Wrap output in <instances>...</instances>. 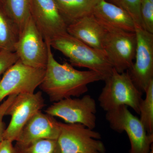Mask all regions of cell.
<instances>
[{
    "mask_svg": "<svg viewBox=\"0 0 153 153\" xmlns=\"http://www.w3.org/2000/svg\"><path fill=\"white\" fill-rule=\"evenodd\" d=\"M104 81L105 85L98 97L103 110L107 112L124 105L140 114L143 93L136 87L127 71L120 73L113 68L112 74Z\"/></svg>",
    "mask_w": 153,
    "mask_h": 153,
    "instance_id": "3957f363",
    "label": "cell"
},
{
    "mask_svg": "<svg viewBox=\"0 0 153 153\" xmlns=\"http://www.w3.org/2000/svg\"><path fill=\"white\" fill-rule=\"evenodd\" d=\"M146 97L140 105V120L148 134H153V79L145 92Z\"/></svg>",
    "mask_w": 153,
    "mask_h": 153,
    "instance_id": "ffe728a7",
    "label": "cell"
},
{
    "mask_svg": "<svg viewBox=\"0 0 153 153\" xmlns=\"http://www.w3.org/2000/svg\"><path fill=\"white\" fill-rule=\"evenodd\" d=\"M99 21L105 30L104 51L107 57L117 72H125L131 68L135 59L137 45L135 33L124 31Z\"/></svg>",
    "mask_w": 153,
    "mask_h": 153,
    "instance_id": "277c9868",
    "label": "cell"
},
{
    "mask_svg": "<svg viewBox=\"0 0 153 153\" xmlns=\"http://www.w3.org/2000/svg\"><path fill=\"white\" fill-rule=\"evenodd\" d=\"M126 12L134 22L135 26L142 27L140 9L141 0H106Z\"/></svg>",
    "mask_w": 153,
    "mask_h": 153,
    "instance_id": "44dd1931",
    "label": "cell"
},
{
    "mask_svg": "<svg viewBox=\"0 0 153 153\" xmlns=\"http://www.w3.org/2000/svg\"><path fill=\"white\" fill-rule=\"evenodd\" d=\"M4 1V0H0V3H1V4H3Z\"/></svg>",
    "mask_w": 153,
    "mask_h": 153,
    "instance_id": "4316f807",
    "label": "cell"
},
{
    "mask_svg": "<svg viewBox=\"0 0 153 153\" xmlns=\"http://www.w3.org/2000/svg\"><path fill=\"white\" fill-rule=\"evenodd\" d=\"M67 32L90 47L104 52L105 30L93 14L82 17L68 25Z\"/></svg>",
    "mask_w": 153,
    "mask_h": 153,
    "instance_id": "5bb4252c",
    "label": "cell"
},
{
    "mask_svg": "<svg viewBox=\"0 0 153 153\" xmlns=\"http://www.w3.org/2000/svg\"><path fill=\"white\" fill-rule=\"evenodd\" d=\"M3 8L21 33L31 17V0H4Z\"/></svg>",
    "mask_w": 153,
    "mask_h": 153,
    "instance_id": "e0dca14e",
    "label": "cell"
},
{
    "mask_svg": "<svg viewBox=\"0 0 153 153\" xmlns=\"http://www.w3.org/2000/svg\"><path fill=\"white\" fill-rule=\"evenodd\" d=\"M52 117L60 118L66 123H78L93 130L96 125V103L90 95L81 98L64 99L54 102L45 111Z\"/></svg>",
    "mask_w": 153,
    "mask_h": 153,
    "instance_id": "ba28073f",
    "label": "cell"
},
{
    "mask_svg": "<svg viewBox=\"0 0 153 153\" xmlns=\"http://www.w3.org/2000/svg\"><path fill=\"white\" fill-rule=\"evenodd\" d=\"M19 35L16 26L0 7V52H15Z\"/></svg>",
    "mask_w": 153,
    "mask_h": 153,
    "instance_id": "ac0fdd59",
    "label": "cell"
},
{
    "mask_svg": "<svg viewBox=\"0 0 153 153\" xmlns=\"http://www.w3.org/2000/svg\"><path fill=\"white\" fill-rule=\"evenodd\" d=\"M106 120L113 130L125 132L129 140V153H149L153 142V134H148L140 119L121 105L106 112Z\"/></svg>",
    "mask_w": 153,
    "mask_h": 153,
    "instance_id": "5b68a950",
    "label": "cell"
},
{
    "mask_svg": "<svg viewBox=\"0 0 153 153\" xmlns=\"http://www.w3.org/2000/svg\"><path fill=\"white\" fill-rule=\"evenodd\" d=\"M66 25L93 14L99 0H54Z\"/></svg>",
    "mask_w": 153,
    "mask_h": 153,
    "instance_id": "2e32d148",
    "label": "cell"
},
{
    "mask_svg": "<svg viewBox=\"0 0 153 153\" xmlns=\"http://www.w3.org/2000/svg\"><path fill=\"white\" fill-rule=\"evenodd\" d=\"M149 153H153V145H152V148H151V149L150 152Z\"/></svg>",
    "mask_w": 153,
    "mask_h": 153,
    "instance_id": "484cf974",
    "label": "cell"
},
{
    "mask_svg": "<svg viewBox=\"0 0 153 153\" xmlns=\"http://www.w3.org/2000/svg\"><path fill=\"white\" fill-rule=\"evenodd\" d=\"M31 16L44 41H51L67 33V25L54 0H31Z\"/></svg>",
    "mask_w": 153,
    "mask_h": 153,
    "instance_id": "7c38bea8",
    "label": "cell"
},
{
    "mask_svg": "<svg viewBox=\"0 0 153 153\" xmlns=\"http://www.w3.org/2000/svg\"><path fill=\"white\" fill-rule=\"evenodd\" d=\"M44 106L41 91L17 95L6 111L5 116H10L11 119L5 130L4 140L16 141L25 124Z\"/></svg>",
    "mask_w": 153,
    "mask_h": 153,
    "instance_id": "8fae6325",
    "label": "cell"
},
{
    "mask_svg": "<svg viewBox=\"0 0 153 153\" xmlns=\"http://www.w3.org/2000/svg\"><path fill=\"white\" fill-rule=\"evenodd\" d=\"M17 95L12 94L7 97V98L0 104V143L4 140V135L5 128L3 118L5 116L6 111L12 104Z\"/></svg>",
    "mask_w": 153,
    "mask_h": 153,
    "instance_id": "cb8c5ba5",
    "label": "cell"
},
{
    "mask_svg": "<svg viewBox=\"0 0 153 153\" xmlns=\"http://www.w3.org/2000/svg\"><path fill=\"white\" fill-rule=\"evenodd\" d=\"M148 1H149L153 3V0H148Z\"/></svg>",
    "mask_w": 153,
    "mask_h": 153,
    "instance_id": "83f0119b",
    "label": "cell"
},
{
    "mask_svg": "<svg viewBox=\"0 0 153 153\" xmlns=\"http://www.w3.org/2000/svg\"><path fill=\"white\" fill-rule=\"evenodd\" d=\"M59 133L58 122L54 117L45 114L40 111L25 124L16 141V144L25 145L38 140H57Z\"/></svg>",
    "mask_w": 153,
    "mask_h": 153,
    "instance_id": "4fadbf2b",
    "label": "cell"
},
{
    "mask_svg": "<svg viewBox=\"0 0 153 153\" xmlns=\"http://www.w3.org/2000/svg\"><path fill=\"white\" fill-rule=\"evenodd\" d=\"M135 33L137 41L135 62L126 71L136 87L143 93L153 79V34L137 26Z\"/></svg>",
    "mask_w": 153,
    "mask_h": 153,
    "instance_id": "30bf717a",
    "label": "cell"
},
{
    "mask_svg": "<svg viewBox=\"0 0 153 153\" xmlns=\"http://www.w3.org/2000/svg\"><path fill=\"white\" fill-rule=\"evenodd\" d=\"M15 153H61L57 140L42 139L27 145L16 144Z\"/></svg>",
    "mask_w": 153,
    "mask_h": 153,
    "instance_id": "d6986e66",
    "label": "cell"
},
{
    "mask_svg": "<svg viewBox=\"0 0 153 153\" xmlns=\"http://www.w3.org/2000/svg\"><path fill=\"white\" fill-rule=\"evenodd\" d=\"M46 68L27 66L18 60L0 80V104L9 96L34 93L44 79Z\"/></svg>",
    "mask_w": 153,
    "mask_h": 153,
    "instance_id": "52a82bcc",
    "label": "cell"
},
{
    "mask_svg": "<svg viewBox=\"0 0 153 153\" xmlns=\"http://www.w3.org/2000/svg\"><path fill=\"white\" fill-rule=\"evenodd\" d=\"M19 60L16 52H0V80L2 75Z\"/></svg>",
    "mask_w": 153,
    "mask_h": 153,
    "instance_id": "603a6c76",
    "label": "cell"
},
{
    "mask_svg": "<svg viewBox=\"0 0 153 153\" xmlns=\"http://www.w3.org/2000/svg\"><path fill=\"white\" fill-rule=\"evenodd\" d=\"M15 52L19 60L25 65L46 68L48 56L47 43L32 16L19 35Z\"/></svg>",
    "mask_w": 153,
    "mask_h": 153,
    "instance_id": "9c48e42d",
    "label": "cell"
},
{
    "mask_svg": "<svg viewBox=\"0 0 153 153\" xmlns=\"http://www.w3.org/2000/svg\"><path fill=\"white\" fill-rule=\"evenodd\" d=\"M50 44L68 57L72 66L88 68L99 74L104 81L112 74L113 67L104 52L90 47L68 33L53 39Z\"/></svg>",
    "mask_w": 153,
    "mask_h": 153,
    "instance_id": "7a4b0ae2",
    "label": "cell"
},
{
    "mask_svg": "<svg viewBox=\"0 0 153 153\" xmlns=\"http://www.w3.org/2000/svg\"><path fill=\"white\" fill-rule=\"evenodd\" d=\"M93 14L100 21L114 27L127 32L135 31V25L130 15L123 9L106 0H99Z\"/></svg>",
    "mask_w": 153,
    "mask_h": 153,
    "instance_id": "9a60e30c",
    "label": "cell"
},
{
    "mask_svg": "<svg viewBox=\"0 0 153 153\" xmlns=\"http://www.w3.org/2000/svg\"><path fill=\"white\" fill-rule=\"evenodd\" d=\"M46 43L48 61L45 76L39 86L51 101L55 102L73 97H79L87 92L88 84L102 80L101 76L94 71H79L67 62L58 63L53 56L50 44Z\"/></svg>",
    "mask_w": 153,
    "mask_h": 153,
    "instance_id": "6da1fadb",
    "label": "cell"
},
{
    "mask_svg": "<svg viewBox=\"0 0 153 153\" xmlns=\"http://www.w3.org/2000/svg\"><path fill=\"white\" fill-rule=\"evenodd\" d=\"M0 153H15L13 142L8 140H3L0 143Z\"/></svg>",
    "mask_w": 153,
    "mask_h": 153,
    "instance_id": "d4e9b609",
    "label": "cell"
},
{
    "mask_svg": "<svg viewBox=\"0 0 153 153\" xmlns=\"http://www.w3.org/2000/svg\"><path fill=\"white\" fill-rule=\"evenodd\" d=\"M57 141L61 153H105L106 149L98 132L78 123L58 122Z\"/></svg>",
    "mask_w": 153,
    "mask_h": 153,
    "instance_id": "8992f818",
    "label": "cell"
},
{
    "mask_svg": "<svg viewBox=\"0 0 153 153\" xmlns=\"http://www.w3.org/2000/svg\"><path fill=\"white\" fill-rule=\"evenodd\" d=\"M140 13L142 28L153 34V3L148 0H141Z\"/></svg>",
    "mask_w": 153,
    "mask_h": 153,
    "instance_id": "7402d4cb",
    "label": "cell"
}]
</instances>
